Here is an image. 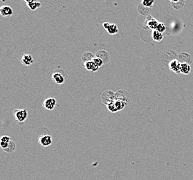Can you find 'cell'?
Instances as JSON below:
<instances>
[{
	"instance_id": "30bf717a",
	"label": "cell",
	"mask_w": 193,
	"mask_h": 180,
	"mask_svg": "<svg viewBox=\"0 0 193 180\" xmlns=\"http://www.w3.org/2000/svg\"><path fill=\"white\" fill-rule=\"evenodd\" d=\"M21 63L25 66H30L33 63V58L30 54H24L21 58Z\"/></svg>"
},
{
	"instance_id": "6da1fadb",
	"label": "cell",
	"mask_w": 193,
	"mask_h": 180,
	"mask_svg": "<svg viewBox=\"0 0 193 180\" xmlns=\"http://www.w3.org/2000/svg\"><path fill=\"white\" fill-rule=\"evenodd\" d=\"M126 105V101L119 100V99H115L113 102L108 104L107 106V109L109 111L112 112V113H115V112L122 110Z\"/></svg>"
},
{
	"instance_id": "44dd1931",
	"label": "cell",
	"mask_w": 193,
	"mask_h": 180,
	"mask_svg": "<svg viewBox=\"0 0 193 180\" xmlns=\"http://www.w3.org/2000/svg\"><path fill=\"white\" fill-rule=\"evenodd\" d=\"M93 62H94V63L97 65V66H98L99 67H102L103 65V64H104V62H103V61H102V60L100 59V58H98V57H94V58L93 59V61H92Z\"/></svg>"
},
{
	"instance_id": "9c48e42d",
	"label": "cell",
	"mask_w": 193,
	"mask_h": 180,
	"mask_svg": "<svg viewBox=\"0 0 193 180\" xmlns=\"http://www.w3.org/2000/svg\"><path fill=\"white\" fill-rule=\"evenodd\" d=\"M181 64V63H180L177 60H173L169 63V68L172 72L176 73V74H179V73H181V72H180Z\"/></svg>"
},
{
	"instance_id": "603a6c76",
	"label": "cell",
	"mask_w": 193,
	"mask_h": 180,
	"mask_svg": "<svg viewBox=\"0 0 193 180\" xmlns=\"http://www.w3.org/2000/svg\"><path fill=\"white\" fill-rule=\"evenodd\" d=\"M9 143H5V142L0 141V147H1L2 149L4 150V149H6V148L8 147V145H9Z\"/></svg>"
},
{
	"instance_id": "8fae6325",
	"label": "cell",
	"mask_w": 193,
	"mask_h": 180,
	"mask_svg": "<svg viewBox=\"0 0 193 180\" xmlns=\"http://www.w3.org/2000/svg\"><path fill=\"white\" fill-rule=\"evenodd\" d=\"M96 57L100 58L102 61H103L104 63H107L109 61V55L107 52L104 51V50H100L98 51L97 53H96Z\"/></svg>"
},
{
	"instance_id": "7a4b0ae2",
	"label": "cell",
	"mask_w": 193,
	"mask_h": 180,
	"mask_svg": "<svg viewBox=\"0 0 193 180\" xmlns=\"http://www.w3.org/2000/svg\"><path fill=\"white\" fill-rule=\"evenodd\" d=\"M13 115L16 121L20 123L24 122L28 116V112L26 109H15L13 110Z\"/></svg>"
},
{
	"instance_id": "7402d4cb",
	"label": "cell",
	"mask_w": 193,
	"mask_h": 180,
	"mask_svg": "<svg viewBox=\"0 0 193 180\" xmlns=\"http://www.w3.org/2000/svg\"><path fill=\"white\" fill-rule=\"evenodd\" d=\"M0 141L5 142V143H9L10 141V137L7 136V135H4L0 138Z\"/></svg>"
},
{
	"instance_id": "484cf974",
	"label": "cell",
	"mask_w": 193,
	"mask_h": 180,
	"mask_svg": "<svg viewBox=\"0 0 193 180\" xmlns=\"http://www.w3.org/2000/svg\"><path fill=\"white\" fill-rule=\"evenodd\" d=\"M183 1H185V0H183Z\"/></svg>"
},
{
	"instance_id": "ac0fdd59",
	"label": "cell",
	"mask_w": 193,
	"mask_h": 180,
	"mask_svg": "<svg viewBox=\"0 0 193 180\" xmlns=\"http://www.w3.org/2000/svg\"><path fill=\"white\" fill-rule=\"evenodd\" d=\"M15 147H16V145H15V142L13 141H10L9 143L8 147L6 148V149H4V151H5V152H6L8 153H11L15 150Z\"/></svg>"
},
{
	"instance_id": "5b68a950",
	"label": "cell",
	"mask_w": 193,
	"mask_h": 180,
	"mask_svg": "<svg viewBox=\"0 0 193 180\" xmlns=\"http://www.w3.org/2000/svg\"><path fill=\"white\" fill-rule=\"evenodd\" d=\"M56 105H57L56 99L52 97L46 98V100H44L43 103L44 108L46 109H47V110H50V111L54 109V108H56Z\"/></svg>"
},
{
	"instance_id": "4fadbf2b",
	"label": "cell",
	"mask_w": 193,
	"mask_h": 180,
	"mask_svg": "<svg viewBox=\"0 0 193 180\" xmlns=\"http://www.w3.org/2000/svg\"><path fill=\"white\" fill-rule=\"evenodd\" d=\"M93 58H94V56H93V54L92 53H91V52H86V53H83L82 56V61L84 63L87 62L92 61Z\"/></svg>"
},
{
	"instance_id": "ba28073f",
	"label": "cell",
	"mask_w": 193,
	"mask_h": 180,
	"mask_svg": "<svg viewBox=\"0 0 193 180\" xmlns=\"http://www.w3.org/2000/svg\"><path fill=\"white\" fill-rule=\"evenodd\" d=\"M13 14V9L9 6H2L0 7V15L4 17H9Z\"/></svg>"
},
{
	"instance_id": "3957f363",
	"label": "cell",
	"mask_w": 193,
	"mask_h": 180,
	"mask_svg": "<svg viewBox=\"0 0 193 180\" xmlns=\"http://www.w3.org/2000/svg\"><path fill=\"white\" fill-rule=\"evenodd\" d=\"M116 98V94L114 93L112 91H106L104 92L101 96V100L103 103H105L106 105L111 103L115 100Z\"/></svg>"
},
{
	"instance_id": "e0dca14e",
	"label": "cell",
	"mask_w": 193,
	"mask_h": 180,
	"mask_svg": "<svg viewBox=\"0 0 193 180\" xmlns=\"http://www.w3.org/2000/svg\"><path fill=\"white\" fill-rule=\"evenodd\" d=\"M158 24V22L155 19L150 20L147 22V27L154 31L156 29V27H157Z\"/></svg>"
},
{
	"instance_id": "7c38bea8",
	"label": "cell",
	"mask_w": 193,
	"mask_h": 180,
	"mask_svg": "<svg viewBox=\"0 0 193 180\" xmlns=\"http://www.w3.org/2000/svg\"><path fill=\"white\" fill-rule=\"evenodd\" d=\"M84 66L87 71L92 72H96L99 69V67L97 66L93 61L85 62L84 63Z\"/></svg>"
},
{
	"instance_id": "8992f818",
	"label": "cell",
	"mask_w": 193,
	"mask_h": 180,
	"mask_svg": "<svg viewBox=\"0 0 193 180\" xmlns=\"http://www.w3.org/2000/svg\"><path fill=\"white\" fill-rule=\"evenodd\" d=\"M103 27L110 35H115L118 32V28L115 24H110L109 22H105L103 24Z\"/></svg>"
},
{
	"instance_id": "d4e9b609",
	"label": "cell",
	"mask_w": 193,
	"mask_h": 180,
	"mask_svg": "<svg viewBox=\"0 0 193 180\" xmlns=\"http://www.w3.org/2000/svg\"><path fill=\"white\" fill-rule=\"evenodd\" d=\"M169 1H170L171 2H173V3H174V2H177L180 1V0H169Z\"/></svg>"
},
{
	"instance_id": "9a60e30c",
	"label": "cell",
	"mask_w": 193,
	"mask_h": 180,
	"mask_svg": "<svg viewBox=\"0 0 193 180\" xmlns=\"http://www.w3.org/2000/svg\"><path fill=\"white\" fill-rule=\"evenodd\" d=\"M152 38L153 40L156 42H161L163 39V33L159 32V31L155 30L152 32Z\"/></svg>"
},
{
	"instance_id": "277c9868",
	"label": "cell",
	"mask_w": 193,
	"mask_h": 180,
	"mask_svg": "<svg viewBox=\"0 0 193 180\" xmlns=\"http://www.w3.org/2000/svg\"><path fill=\"white\" fill-rule=\"evenodd\" d=\"M38 143L43 147H48L52 144V137L49 134H42L39 137Z\"/></svg>"
},
{
	"instance_id": "ffe728a7",
	"label": "cell",
	"mask_w": 193,
	"mask_h": 180,
	"mask_svg": "<svg viewBox=\"0 0 193 180\" xmlns=\"http://www.w3.org/2000/svg\"><path fill=\"white\" fill-rule=\"evenodd\" d=\"M156 31H159V32L161 33H164L166 30V25L163 24V23H161V22H158V26L157 27H156Z\"/></svg>"
},
{
	"instance_id": "52a82bcc",
	"label": "cell",
	"mask_w": 193,
	"mask_h": 180,
	"mask_svg": "<svg viewBox=\"0 0 193 180\" xmlns=\"http://www.w3.org/2000/svg\"><path fill=\"white\" fill-rule=\"evenodd\" d=\"M65 75H62L61 72H54L51 75V78L53 81L58 85H62L64 83L65 81Z\"/></svg>"
},
{
	"instance_id": "d6986e66",
	"label": "cell",
	"mask_w": 193,
	"mask_h": 180,
	"mask_svg": "<svg viewBox=\"0 0 193 180\" xmlns=\"http://www.w3.org/2000/svg\"><path fill=\"white\" fill-rule=\"evenodd\" d=\"M154 3H155V0H142V5L147 8L152 7Z\"/></svg>"
},
{
	"instance_id": "2e32d148",
	"label": "cell",
	"mask_w": 193,
	"mask_h": 180,
	"mask_svg": "<svg viewBox=\"0 0 193 180\" xmlns=\"http://www.w3.org/2000/svg\"><path fill=\"white\" fill-rule=\"evenodd\" d=\"M41 6H42L41 2H40L39 1L31 2V3L27 4V6L28 7V9L31 10H37L39 9V8H40Z\"/></svg>"
},
{
	"instance_id": "5bb4252c",
	"label": "cell",
	"mask_w": 193,
	"mask_h": 180,
	"mask_svg": "<svg viewBox=\"0 0 193 180\" xmlns=\"http://www.w3.org/2000/svg\"><path fill=\"white\" fill-rule=\"evenodd\" d=\"M191 71V67L189 64L186 63V62H184V63L181 64V69L180 72L184 74H188Z\"/></svg>"
},
{
	"instance_id": "cb8c5ba5",
	"label": "cell",
	"mask_w": 193,
	"mask_h": 180,
	"mask_svg": "<svg viewBox=\"0 0 193 180\" xmlns=\"http://www.w3.org/2000/svg\"><path fill=\"white\" fill-rule=\"evenodd\" d=\"M24 1L26 2V3L27 4H29V3H31V2H37L38 1V0H24Z\"/></svg>"
}]
</instances>
